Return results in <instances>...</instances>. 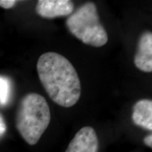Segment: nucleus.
Instances as JSON below:
<instances>
[{
	"label": "nucleus",
	"instance_id": "7",
	"mask_svg": "<svg viewBox=\"0 0 152 152\" xmlns=\"http://www.w3.org/2000/svg\"><path fill=\"white\" fill-rule=\"evenodd\" d=\"M133 122L149 130H152V102L149 99L138 101L133 106Z\"/></svg>",
	"mask_w": 152,
	"mask_h": 152
},
{
	"label": "nucleus",
	"instance_id": "11",
	"mask_svg": "<svg viewBox=\"0 0 152 152\" xmlns=\"http://www.w3.org/2000/svg\"><path fill=\"white\" fill-rule=\"evenodd\" d=\"M144 142L146 145L148 147L151 148L152 147V134H150L147 137H145V138L144 139Z\"/></svg>",
	"mask_w": 152,
	"mask_h": 152
},
{
	"label": "nucleus",
	"instance_id": "8",
	"mask_svg": "<svg viewBox=\"0 0 152 152\" xmlns=\"http://www.w3.org/2000/svg\"><path fill=\"white\" fill-rule=\"evenodd\" d=\"M11 94V82L8 77L0 75V105L8 104Z\"/></svg>",
	"mask_w": 152,
	"mask_h": 152
},
{
	"label": "nucleus",
	"instance_id": "5",
	"mask_svg": "<svg viewBox=\"0 0 152 152\" xmlns=\"http://www.w3.org/2000/svg\"><path fill=\"white\" fill-rule=\"evenodd\" d=\"M74 4L69 0H39L36 6V12L45 18L65 16L73 11Z\"/></svg>",
	"mask_w": 152,
	"mask_h": 152
},
{
	"label": "nucleus",
	"instance_id": "3",
	"mask_svg": "<svg viewBox=\"0 0 152 152\" xmlns=\"http://www.w3.org/2000/svg\"><path fill=\"white\" fill-rule=\"evenodd\" d=\"M66 25L70 33L86 45L100 47L108 42L107 33L100 23L94 3H86L80 7L68 17Z\"/></svg>",
	"mask_w": 152,
	"mask_h": 152
},
{
	"label": "nucleus",
	"instance_id": "9",
	"mask_svg": "<svg viewBox=\"0 0 152 152\" xmlns=\"http://www.w3.org/2000/svg\"><path fill=\"white\" fill-rule=\"evenodd\" d=\"M16 0H0V7L5 9L12 8L16 4Z\"/></svg>",
	"mask_w": 152,
	"mask_h": 152
},
{
	"label": "nucleus",
	"instance_id": "1",
	"mask_svg": "<svg viewBox=\"0 0 152 152\" xmlns=\"http://www.w3.org/2000/svg\"><path fill=\"white\" fill-rule=\"evenodd\" d=\"M39 80L55 103L71 107L81 94L80 80L77 72L66 57L56 52H47L39 56L37 64Z\"/></svg>",
	"mask_w": 152,
	"mask_h": 152
},
{
	"label": "nucleus",
	"instance_id": "10",
	"mask_svg": "<svg viewBox=\"0 0 152 152\" xmlns=\"http://www.w3.org/2000/svg\"><path fill=\"white\" fill-rule=\"evenodd\" d=\"M6 130H7V125H6L3 117L0 114V137L4 134Z\"/></svg>",
	"mask_w": 152,
	"mask_h": 152
},
{
	"label": "nucleus",
	"instance_id": "6",
	"mask_svg": "<svg viewBox=\"0 0 152 152\" xmlns=\"http://www.w3.org/2000/svg\"><path fill=\"white\" fill-rule=\"evenodd\" d=\"M134 64L140 71H152V34L146 32L140 38L137 52L134 56Z\"/></svg>",
	"mask_w": 152,
	"mask_h": 152
},
{
	"label": "nucleus",
	"instance_id": "2",
	"mask_svg": "<svg viewBox=\"0 0 152 152\" xmlns=\"http://www.w3.org/2000/svg\"><path fill=\"white\" fill-rule=\"evenodd\" d=\"M50 120L49 106L40 94L29 93L20 101L16 113V128L28 144L37 143Z\"/></svg>",
	"mask_w": 152,
	"mask_h": 152
},
{
	"label": "nucleus",
	"instance_id": "4",
	"mask_svg": "<svg viewBox=\"0 0 152 152\" xmlns=\"http://www.w3.org/2000/svg\"><path fill=\"white\" fill-rule=\"evenodd\" d=\"M99 140L94 129L82 128L75 134L65 152H98Z\"/></svg>",
	"mask_w": 152,
	"mask_h": 152
}]
</instances>
